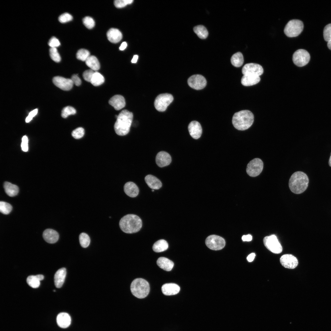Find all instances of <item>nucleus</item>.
Listing matches in <instances>:
<instances>
[{
	"mask_svg": "<svg viewBox=\"0 0 331 331\" xmlns=\"http://www.w3.org/2000/svg\"><path fill=\"white\" fill-rule=\"evenodd\" d=\"M133 117L132 113L126 109L122 110L119 114L114 125V129L117 135L124 136L128 133Z\"/></svg>",
	"mask_w": 331,
	"mask_h": 331,
	"instance_id": "obj_1",
	"label": "nucleus"
},
{
	"mask_svg": "<svg viewBox=\"0 0 331 331\" xmlns=\"http://www.w3.org/2000/svg\"><path fill=\"white\" fill-rule=\"evenodd\" d=\"M309 178L306 174L301 171H297L291 176L289 181V186L291 191L296 194L305 191L308 187Z\"/></svg>",
	"mask_w": 331,
	"mask_h": 331,
	"instance_id": "obj_2",
	"label": "nucleus"
},
{
	"mask_svg": "<svg viewBox=\"0 0 331 331\" xmlns=\"http://www.w3.org/2000/svg\"><path fill=\"white\" fill-rule=\"evenodd\" d=\"M254 119L253 113L249 110H242L235 113L232 119V124L238 130L244 131L249 128Z\"/></svg>",
	"mask_w": 331,
	"mask_h": 331,
	"instance_id": "obj_3",
	"label": "nucleus"
},
{
	"mask_svg": "<svg viewBox=\"0 0 331 331\" xmlns=\"http://www.w3.org/2000/svg\"><path fill=\"white\" fill-rule=\"evenodd\" d=\"M142 222L141 219L136 215L127 214L120 220L119 226L124 232L132 234L139 231L142 227Z\"/></svg>",
	"mask_w": 331,
	"mask_h": 331,
	"instance_id": "obj_4",
	"label": "nucleus"
},
{
	"mask_svg": "<svg viewBox=\"0 0 331 331\" xmlns=\"http://www.w3.org/2000/svg\"><path fill=\"white\" fill-rule=\"evenodd\" d=\"M130 289L132 294L134 296L138 298L143 299L148 295L150 288L149 283L146 280L139 278L132 281Z\"/></svg>",
	"mask_w": 331,
	"mask_h": 331,
	"instance_id": "obj_5",
	"label": "nucleus"
},
{
	"mask_svg": "<svg viewBox=\"0 0 331 331\" xmlns=\"http://www.w3.org/2000/svg\"><path fill=\"white\" fill-rule=\"evenodd\" d=\"M303 27V24L302 21L298 19H293L289 21L286 25L284 32L288 37H295L301 33Z\"/></svg>",
	"mask_w": 331,
	"mask_h": 331,
	"instance_id": "obj_6",
	"label": "nucleus"
},
{
	"mask_svg": "<svg viewBox=\"0 0 331 331\" xmlns=\"http://www.w3.org/2000/svg\"><path fill=\"white\" fill-rule=\"evenodd\" d=\"M263 241L265 247L272 252L275 254H279L282 252V246L275 235L265 237L263 239Z\"/></svg>",
	"mask_w": 331,
	"mask_h": 331,
	"instance_id": "obj_7",
	"label": "nucleus"
},
{
	"mask_svg": "<svg viewBox=\"0 0 331 331\" xmlns=\"http://www.w3.org/2000/svg\"><path fill=\"white\" fill-rule=\"evenodd\" d=\"M173 96L170 94L165 93L160 94L155 100L154 107L156 110L159 112L164 111L173 101Z\"/></svg>",
	"mask_w": 331,
	"mask_h": 331,
	"instance_id": "obj_8",
	"label": "nucleus"
},
{
	"mask_svg": "<svg viewBox=\"0 0 331 331\" xmlns=\"http://www.w3.org/2000/svg\"><path fill=\"white\" fill-rule=\"evenodd\" d=\"M263 168V163L261 159L258 158H255L248 164L246 172L251 177L258 176L262 172Z\"/></svg>",
	"mask_w": 331,
	"mask_h": 331,
	"instance_id": "obj_9",
	"label": "nucleus"
},
{
	"mask_svg": "<svg viewBox=\"0 0 331 331\" xmlns=\"http://www.w3.org/2000/svg\"><path fill=\"white\" fill-rule=\"evenodd\" d=\"M310 59L309 53L306 50L299 49L294 52L292 56V60L297 66L302 67L306 65Z\"/></svg>",
	"mask_w": 331,
	"mask_h": 331,
	"instance_id": "obj_10",
	"label": "nucleus"
},
{
	"mask_svg": "<svg viewBox=\"0 0 331 331\" xmlns=\"http://www.w3.org/2000/svg\"><path fill=\"white\" fill-rule=\"evenodd\" d=\"M207 246L213 250H219L223 249L225 245L224 239L222 237L215 235H211L206 239Z\"/></svg>",
	"mask_w": 331,
	"mask_h": 331,
	"instance_id": "obj_11",
	"label": "nucleus"
},
{
	"mask_svg": "<svg viewBox=\"0 0 331 331\" xmlns=\"http://www.w3.org/2000/svg\"><path fill=\"white\" fill-rule=\"evenodd\" d=\"M188 83L191 88L196 90L204 88L207 84L205 78L200 74H195L190 77L188 80Z\"/></svg>",
	"mask_w": 331,
	"mask_h": 331,
	"instance_id": "obj_12",
	"label": "nucleus"
},
{
	"mask_svg": "<svg viewBox=\"0 0 331 331\" xmlns=\"http://www.w3.org/2000/svg\"><path fill=\"white\" fill-rule=\"evenodd\" d=\"M262 67L260 65L253 63H247L243 67L242 72L243 75H249L260 76L263 73Z\"/></svg>",
	"mask_w": 331,
	"mask_h": 331,
	"instance_id": "obj_13",
	"label": "nucleus"
},
{
	"mask_svg": "<svg viewBox=\"0 0 331 331\" xmlns=\"http://www.w3.org/2000/svg\"><path fill=\"white\" fill-rule=\"evenodd\" d=\"M53 83L56 86L64 90H69L73 87L74 83L71 79L57 76L52 79Z\"/></svg>",
	"mask_w": 331,
	"mask_h": 331,
	"instance_id": "obj_14",
	"label": "nucleus"
},
{
	"mask_svg": "<svg viewBox=\"0 0 331 331\" xmlns=\"http://www.w3.org/2000/svg\"><path fill=\"white\" fill-rule=\"evenodd\" d=\"M280 261L283 266L289 269H294L298 264L297 258L290 254H285L281 256L280 259Z\"/></svg>",
	"mask_w": 331,
	"mask_h": 331,
	"instance_id": "obj_15",
	"label": "nucleus"
},
{
	"mask_svg": "<svg viewBox=\"0 0 331 331\" xmlns=\"http://www.w3.org/2000/svg\"><path fill=\"white\" fill-rule=\"evenodd\" d=\"M188 130L190 135L193 139L199 138L202 133V128L200 123L196 121H192L189 124Z\"/></svg>",
	"mask_w": 331,
	"mask_h": 331,
	"instance_id": "obj_16",
	"label": "nucleus"
},
{
	"mask_svg": "<svg viewBox=\"0 0 331 331\" xmlns=\"http://www.w3.org/2000/svg\"><path fill=\"white\" fill-rule=\"evenodd\" d=\"M157 165L160 167H164L169 165L171 162V158L170 154L168 153L161 151L157 154L155 159Z\"/></svg>",
	"mask_w": 331,
	"mask_h": 331,
	"instance_id": "obj_17",
	"label": "nucleus"
},
{
	"mask_svg": "<svg viewBox=\"0 0 331 331\" xmlns=\"http://www.w3.org/2000/svg\"><path fill=\"white\" fill-rule=\"evenodd\" d=\"M108 103L116 110L124 108L126 105L124 97L120 95H116L112 97L109 100Z\"/></svg>",
	"mask_w": 331,
	"mask_h": 331,
	"instance_id": "obj_18",
	"label": "nucleus"
},
{
	"mask_svg": "<svg viewBox=\"0 0 331 331\" xmlns=\"http://www.w3.org/2000/svg\"><path fill=\"white\" fill-rule=\"evenodd\" d=\"M56 321L57 325L59 327L62 328H66L70 325L71 318L68 313L62 312L57 315Z\"/></svg>",
	"mask_w": 331,
	"mask_h": 331,
	"instance_id": "obj_19",
	"label": "nucleus"
},
{
	"mask_svg": "<svg viewBox=\"0 0 331 331\" xmlns=\"http://www.w3.org/2000/svg\"><path fill=\"white\" fill-rule=\"evenodd\" d=\"M180 287L177 284L173 283H167L163 284L162 287V291L163 294L166 295H175L179 293Z\"/></svg>",
	"mask_w": 331,
	"mask_h": 331,
	"instance_id": "obj_20",
	"label": "nucleus"
},
{
	"mask_svg": "<svg viewBox=\"0 0 331 331\" xmlns=\"http://www.w3.org/2000/svg\"><path fill=\"white\" fill-rule=\"evenodd\" d=\"M66 273V269L64 268H61L56 272L54 276V283L56 287L60 288L62 287L65 280Z\"/></svg>",
	"mask_w": 331,
	"mask_h": 331,
	"instance_id": "obj_21",
	"label": "nucleus"
},
{
	"mask_svg": "<svg viewBox=\"0 0 331 331\" xmlns=\"http://www.w3.org/2000/svg\"><path fill=\"white\" fill-rule=\"evenodd\" d=\"M43 236L45 241L51 244L56 242L59 238V234L57 231L49 229H47L44 231Z\"/></svg>",
	"mask_w": 331,
	"mask_h": 331,
	"instance_id": "obj_22",
	"label": "nucleus"
},
{
	"mask_svg": "<svg viewBox=\"0 0 331 331\" xmlns=\"http://www.w3.org/2000/svg\"><path fill=\"white\" fill-rule=\"evenodd\" d=\"M108 40L110 42L116 43L120 41L122 38V35L120 31L116 28L110 29L107 33Z\"/></svg>",
	"mask_w": 331,
	"mask_h": 331,
	"instance_id": "obj_23",
	"label": "nucleus"
},
{
	"mask_svg": "<svg viewBox=\"0 0 331 331\" xmlns=\"http://www.w3.org/2000/svg\"><path fill=\"white\" fill-rule=\"evenodd\" d=\"M124 191L125 193L131 197L136 196L139 193V189L137 185L132 182H127L124 186Z\"/></svg>",
	"mask_w": 331,
	"mask_h": 331,
	"instance_id": "obj_24",
	"label": "nucleus"
},
{
	"mask_svg": "<svg viewBox=\"0 0 331 331\" xmlns=\"http://www.w3.org/2000/svg\"><path fill=\"white\" fill-rule=\"evenodd\" d=\"M145 180L148 186L153 189H158L162 186V183L160 181L152 175L146 176Z\"/></svg>",
	"mask_w": 331,
	"mask_h": 331,
	"instance_id": "obj_25",
	"label": "nucleus"
},
{
	"mask_svg": "<svg viewBox=\"0 0 331 331\" xmlns=\"http://www.w3.org/2000/svg\"><path fill=\"white\" fill-rule=\"evenodd\" d=\"M260 76L245 75H243L241 79L242 84L245 86H249L255 85L258 83L260 80Z\"/></svg>",
	"mask_w": 331,
	"mask_h": 331,
	"instance_id": "obj_26",
	"label": "nucleus"
},
{
	"mask_svg": "<svg viewBox=\"0 0 331 331\" xmlns=\"http://www.w3.org/2000/svg\"><path fill=\"white\" fill-rule=\"evenodd\" d=\"M157 264L160 268L167 271H170L174 265L172 261L163 257H159L157 260Z\"/></svg>",
	"mask_w": 331,
	"mask_h": 331,
	"instance_id": "obj_27",
	"label": "nucleus"
},
{
	"mask_svg": "<svg viewBox=\"0 0 331 331\" xmlns=\"http://www.w3.org/2000/svg\"><path fill=\"white\" fill-rule=\"evenodd\" d=\"M4 188L6 194L10 197L16 196L19 192V188L17 185L8 182H4Z\"/></svg>",
	"mask_w": 331,
	"mask_h": 331,
	"instance_id": "obj_28",
	"label": "nucleus"
},
{
	"mask_svg": "<svg viewBox=\"0 0 331 331\" xmlns=\"http://www.w3.org/2000/svg\"><path fill=\"white\" fill-rule=\"evenodd\" d=\"M86 64L91 69L97 71L100 68V63L97 58L94 55H90L85 61Z\"/></svg>",
	"mask_w": 331,
	"mask_h": 331,
	"instance_id": "obj_29",
	"label": "nucleus"
},
{
	"mask_svg": "<svg viewBox=\"0 0 331 331\" xmlns=\"http://www.w3.org/2000/svg\"><path fill=\"white\" fill-rule=\"evenodd\" d=\"M168 247L167 242L164 239H160L154 243L152 248L154 252L158 253L165 251Z\"/></svg>",
	"mask_w": 331,
	"mask_h": 331,
	"instance_id": "obj_30",
	"label": "nucleus"
},
{
	"mask_svg": "<svg viewBox=\"0 0 331 331\" xmlns=\"http://www.w3.org/2000/svg\"><path fill=\"white\" fill-rule=\"evenodd\" d=\"M231 63L232 65L236 67L241 66L244 62V58L242 54L240 52L234 54L231 58Z\"/></svg>",
	"mask_w": 331,
	"mask_h": 331,
	"instance_id": "obj_31",
	"label": "nucleus"
},
{
	"mask_svg": "<svg viewBox=\"0 0 331 331\" xmlns=\"http://www.w3.org/2000/svg\"><path fill=\"white\" fill-rule=\"evenodd\" d=\"M193 31L201 39H205L208 35L207 29L203 25H200L196 26L193 28Z\"/></svg>",
	"mask_w": 331,
	"mask_h": 331,
	"instance_id": "obj_32",
	"label": "nucleus"
},
{
	"mask_svg": "<svg viewBox=\"0 0 331 331\" xmlns=\"http://www.w3.org/2000/svg\"><path fill=\"white\" fill-rule=\"evenodd\" d=\"M105 78L103 76L97 71L94 72L90 82L94 86H98L103 84Z\"/></svg>",
	"mask_w": 331,
	"mask_h": 331,
	"instance_id": "obj_33",
	"label": "nucleus"
},
{
	"mask_svg": "<svg viewBox=\"0 0 331 331\" xmlns=\"http://www.w3.org/2000/svg\"><path fill=\"white\" fill-rule=\"evenodd\" d=\"M28 284L31 287L34 288L39 287L40 284V281L36 276H30L28 277L26 280Z\"/></svg>",
	"mask_w": 331,
	"mask_h": 331,
	"instance_id": "obj_34",
	"label": "nucleus"
},
{
	"mask_svg": "<svg viewBox=\"0 0 331 331\" xmlns=\"http://www.w3.org/2000/svg\"><path fill=\"white\" fill-rule=\"evenodd\" d=\"M79 241L82 247L85 248L89 245L90 240L89 236L87 234L82 233L79 235Z\"/></svg>",
	"mask_w": 331,
	"mask_h": 331,
	"instance_id": "obj_35",
	"label": "nucleus"
},
{
	"mask_svg": "<svg viewBox=\"0 0 331 331\" xmlns=\"http://www.w3.org/2000/svg\"><path fill=\"white\" fill-rule=\"evenodd\" d=\"M90 56L89 51L84 49H79L76 54L77 59L83 61H85Z\"/></svg>",
	"mask_w": 331,
	"mask_h": 331,
	"instance_id": "obj_36",
	"label": "nucleus"
},
{
	"mask_svg": "<svg viewBox=\"0 0 331 331\" xmlns=\"http://www.w3.org/2000/svg\"><path fill=\"white\" fill-rule=\"evenodd\" d=\"M12 206L9 203L4 201L0 202V211L2 214L7 215L11 211Z\"/></svg>",
	"mask_w": 331,
	"mask_h": 331,
	"instance_id": "obj_37",
	"label": "nucleus"
},
{
	"mask_svg": "<svg viewBox=\"0 0 331 331\" xmlns=\"http://www.w3.org/2000/svg\"><path fill=\"white\" fill-rule=\"evenodd\" d=\"M76 112V110L74 108L70 106H67L62 109L61 116L63 118H66L70 115L75 114Z\"/></svg>",
	"mask_w": 331,
	"mask_h": 331,
	"instance_id": "obj_38",
	"label": "nucleus"
},
{
	"mask_svg": "<svg viewBox=\"0 0 331 331\" xmlns=\"http://www.w3.org/2000/svg\"><path fill=\"white\" fill-rule=\"evenodd\" d=\"M49 54L51 58L54 61L59 63L61 61V58L56 48H51Z\"/></svg>",
	"mask_w": 331,
	"mask_h": 331,
	"instance_id": "obj_39",
	"label": "nucleus"
},
{
	"mask_svg": "<svg viewBox=\"0 0 331 331\" xmlns=\"http://www.w3.org/2000/svg\"><path fill=\"white\" fill-rule=\"evenodd\" d=\"M323 36L326 41L328 42L331 40V23L327 25L324 27Z\"/></svg>",
	"mask_w": 331,
	"mask_h": 331,
	"instance_id": "obj_40",
	"label": "nucleus"
},
{
	"mask_svg": "<svg viewBox=\"0 0 331 331\" xmlns=\"http://www.w3.org/2000/svg\"><path fill=\"white\" fill-rule=\"evenodd\" d=\"M82 21L84 25L88 29H91L95 26V21L93 18L91 17H86L83 18Z\"/></svg>",
	"mask_w": 331,
	"mask_h": 331,
	"instance_id": "obj_41",
	"label": "nucleus"
},
{
	"mask_svg": "<svg viewBox=\"0 0 331 331\" xmlns=\"http://www.w3.org/2000/svg\"><path fill=\"white\" fill-rule=\"evenodd\" d=\"M85 131L82 127H79L74 130L71 133L72 136L76 139H80L84 135Z\"/></svg>",
	"mask_w": 331,
	"mask_h": 331,
	"instance_id": "obj_42",
	"label": "nucleus"
},
{
	"mask_svg": "<svg viewBox=\"0 0 331 331\" xmlns=\"http://www.w3.org/2000/svg\"><path fill=\"white\" fill-rule=\"evenodd\" d=\"M133 1V0H116L114 1V4L116 8H121L132 3Z\"/></svg>",
	"mask_w": 331,
	"mask_h": 331,
	"instance_id": "obj_43",
	"label": "nucleus"
},
{
	"mask_svg": "<svg viewBox=\"0 0 331 331\" xmlns=\"http://www.w3.org/2000/svg\"><path fill=\"white\" fill-rule=\"evenodd\" d=\"M73 19L72 16L69 13H65L61 15L59 17V21L63 23L71 21Z\"/></svg>",
	"mask_w": 331,
	"mask_h": 331,
	"instance_id": "obj_44",
	"label": "nucleus"
},
{
	"mask_svg": "<svg viewBox=\"0 0 331 331\" xmlns=\"http://www.w3.org/2000/svg\"><path fill=\"white\" fill-rule=\"evenodd\" d=\"M95 72L91 69L84 71L82 74V76L84 80L88 82H90Z\"/></svg>",
	"mask_w": 331,
	"mask_h": 331,
	"instance_id": "obj_45",
	"label": "nucleus"
},
{
	"mask_svg": "<svg viewBox=\"0 0 331 331\" xmlns=\"http://www.w3.org/2000/svg\"><path fill=\"white\" fill-rule=\"evenodd\" d=\"M48 44L51 48H56L60 45V43L56 37L53 36L49 40Z\"/></svg>",
	"mask_w": 331,
	"mask_h": 331,
	"instance_id": "obj_46",
	"label": "nucleus"
},
{
	"mask_svg": "<svg viewBox=\"0 0 331 331\" xmlns=\"http://www.w3.org/2000/svg\"><path fill=\"white\" fill-rule=\"evenodd\" d=\"M21 147L22 150L24 152H27L28 150V139L25 135L23 136L22 139Z\"/></svg>",
	"mask_w": 331,
	"mask_h": 331,
	"instance_id": "obj_47",
	"label": "nucleus"
},
{
	"mask_svg": "<svg viewBox=\"0 0 331 331\" xmlns=\"http://www.w3.org/2000/svg\"><path fill=\"white\" fill-rule=\"evenodd\" d=\"M71 79L74 84L77 86H80L82 83L81 80L78 76V74H73L72 75Z\"/></svg>",
	"mask_w": 331,
	"mask_h": 331,
	"instance_id": "obj_48",
	"label": "nucleus"
},
{
	"mask_svg": "<svg viewBox=\"0 0 331 331\" xmlns=\"http://www.w3.org/2000/svg\"><path fill=\"white\" fill-rule=\"evenodd\" d=\"M38 109L36 108L29 112L28 116L26 118L25 121L26 123L29 122L32 119L33 117L35 116L37 114Z\"/></svg>",
	"mask_w": 331,
	"mask_h": 331,
	"instance_id": "obj_49",
	"label": "nucleus"
},
{
	"mask_svg": "<svg viewBox=\"0 0 331 331\" xmlns=\"http://www.w3.org/2000/svg\"><path fill=\"white\" fill-rule=\"evenodd\" d=\"M242 239L243 241L249 242L252 239V236L250 234L244 235L242 237Z\"/></svg>",
	"mask_w": 331,
	"mask_h": 331,
	"instance_id": "obj_50",
	"label": "nucleus"
},
{
	"mask_svg": "<svg viewBox=\"0 0 331 331\" xmlns=\"http://www.w3.org/2000/svg\"><path fill=\"white\" fill-rule=\"evenodd\" d=\"M255 255V254L254 253L250 254L247 257V260L249 262H252L254 259Z\"/></svg>",
	"mask_w": 331,
	"mask_h": 331,
	"instance_id": "obj_51",
	"label": "nucleus"
},
{
	"mask_svg": "<svg viewBox=\"0 0 331 331\" xmlns=\"http://www.w3.org/2000/svg\"><path fill=\"white\" fill-rule=\"evenodd\" d=\"M127 46V43L125 42H123L121 44V45L119 47V49L121 51H123L124 50Z\"/></svg>",
	"mask_w": 331,
	"mask_h": 331,
	"instance_id": "obj_52",
	"label": "nucleus"
},
{
	"mask_svg": "<svg viewBox=\"0 0 331 331\" xmlns=\"http://www.w3.org/2000/svg\"><path fill=\"white\" fill-rule=\"evenodd\" d=\"M138 55H134L133 58H132L131 62L132 63H135L137 62L138 59Z\"/></svg>",
	"mask_w": 331,
	"mask_h": 331,
	"instance_id": "obj_53",
	"label": "nucleus"
},
{
	"mask_svg": "<svg viewBox=\"0 0 331 331\" xmlns=\"http://www.w3.org/2000/svg\"><path fill=\"white\" fill-rule=\"evenodd\" d=\"M37 277L40 281H41L43 280L44 279V276L43 275L41 274H38L36 275Z\"/></svg>",
	"mask_w": 331,
	"mask_h": 331,
	"instance_id": "obj_54",
	"label": "nucleus"
},
{
	"mask_svg": "<svg viewBox=\"0 0 331 331\" xmlns=\"http://www.w3.org/2000/svg\"><path fill=\"white\" fill-rule=\"evenodd\" d=\"M327 46L328 48L331 50V40L328 42Z\"/></svg>",
	"mask_w": 331,
	"mask_h": 331,
	"instance_id": "obj_55",
	"label": "nucleus"
},
{
	"mask_svg": "<svg viewBox=\"0 0 331 331\" xmlns=\"http://www.w3.org/2000/svg\"><path fill=\"white\" fill-rule=\"evenodd\" d=\"M329 166H330L331 167V153L330 156V158H329Z\"/></svg>",
	"mask_w": 331,
	"mask_h": 331,
	"instance_id": "obj_56",
	"label": "nucleus"
},
{
	"mask_svg": "<svg viewBox=\"0 0 331 331\" xmlns=\"http://www.w3.org/2000/svg\"><path fill=\"white\" fill-rule=\"evenodd\" d=\"M152 192H153V191H154V189H152Z\"/></svg>",
	"mask_w": 331,
	"mask_h": 331,
	"instance_id": "obj_57",
	"label": "nucleus"
}]
</instances>
